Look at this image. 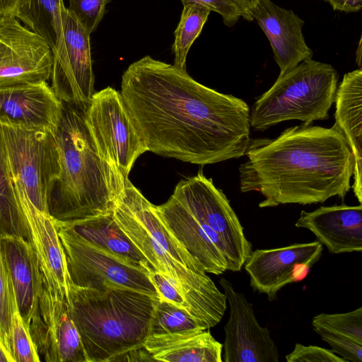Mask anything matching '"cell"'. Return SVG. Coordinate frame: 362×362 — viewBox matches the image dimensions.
I'll list each match as a JSON object with an SVG mask.
<instances>
[{"instance_id":"6da1fadb","label":"cell","mask_w":362,"mask_h":362,"mask_svg":"<svg viewBox=\"0 0 362 362\" xmlns=\"http://www.w3.org/2000/svg\"><path fill=\"white\" fill-rule=\"evenodd\" d=\"M121 95L149 151L201 165L245 156L248 105L198 83L186 69L145 56L123 73Z\"/></svg>"},{"instance_id":"7a4b0ae2","label":"cell","mask_w":362,"mask_h":362,"mask_svg":"<svg viewBox=\"0 0 362 362\" xmlns=\"http://www.w3.org/2000/svg\"><path fill=\"white\" fill-rule=\"evenodd\" d=\"M245 156L240 189L260 193V208L344 199L351 188L354 157L335 124L327 128L302 123L273 139H250Z\"/></svg>"},{"instance_id":"3957f363","label":"cell","mask_w":362,"mask_h":362,"mask_svg":"<svg viewBox=\"0 0 362 362\" xmlns=\"http://www.w3.org/2000/svg\"><path fill=\"white\" fill-rule=\"evenodd\" d=\"M87 108L62 103L54 132L60 175L49 193L48 210L57 221H76L113 212L127 180L99 156L86 123Z\"/></svg>"},{"instance_id":"277c9868","label":"cell","mask_w":362,"mask_h":362,"mask_svg":"<svg viewBox=\"0 0 362 362\" xmlns=\"http://www.w3.org/2000/svg\"><path fill=\"white\" fill-rule=\"evenodd\" d=\"M160 299L117 284L86 288L69 282L70 313L87 361H119L144 347Z\"/></svg>"},{"instance_id":"5b68a950","label":"cell","mask_w":362,"mask_h":362,"mask_svg":"<svg viewBox=\"0 0 362 362\" xmlns=\"http://www.w3.org/2000/svg\"><path fill=\"white\" fill-rule=\"evenodd\" d=\"M338 74L330 64L305 60L279 75L254 103L250 127L264 131L280 122L297 119L306 124L327 119L334 103Z\"/></svg>"},{"instance_id":"8992f818","label":"cell","mask_w":362,"mask_h":362,"mask_svg":"<svg viewBox=\"0 0 362 362\" xmlns=\"http://www.w3.org/2000/svg\"><path fill=\"white\" fill-rule=\"evenodd\" d=\"M13 185L22 210L49 214L48 198L60 175L54 132L0 124Z\"/></svg>"},{"instance_id":"52a82bcc","label":"cell","mask_w":362,"mask_h":362,"mask_svg":"<svg viewBox=\"0 0 362 362\" xmlns=\"http://www.w3.org/2000/svg\"><path fill=\"white\" fill-rule=\"evenodd\" d=\"M115 218L152 268L169 278L190 306L192 315L206 329L216 325L226 310V297L205 274L191 271L175 260L116 199Z\"/></svg>"},{"instance_id":"ba28073f","label":"cell","mask_w":362,"mask_h":362,"mask_svg":"<svg viewBox=\"0 0 362 362\" xmlns=\"http://www.w3.org/2000/svg\"><path fill=\"white\" fill-rule=\"evenodd\" d=\"M86 123L99 156L129 179L136 160L148 148L121 93L111 87L95 92Z\"/></svg>"},{"instance_id":"9c48e42d","label":"cell","mask_w":362,"mask_h":362,"mask_svg":"<svg viewBox=\"0 0 362 362\" xmlns=\"http://www.w3.org/2000/svg\"><path fill=\"white\" fill-rule=\"evenodd\" d=\"M173 196L218 235L226 251L228 270L240 271L252 251V246L222 190L199 171L196 175L180 181Z\"/></svg>"},{"instance_id":"30bf717a","label":"cell","mask_w":362,"mask_h":362,"mask_svg":"<svg viewBox=\"0 0 362 362\" xmlns=\"http://www.w3.org/2000/svg\"><path fill=\"white\" fill-rule=\"evenodd\" d=\"M55 226L64 252L69 283L86 288L117 284L160 298L148 271Z\"/></svg>"},{"instance_id":"8fae6325","label":"cell","mask_w":362,"mask_h":362,"mask_svg":"<svg viewBox=\"0 0 362 362\" xmlns=\"http://www.w3.org/2000/svg\"><path fill=\"white\" fill-rule=\"evenodd\" d=\"M62 38L52 51L51 88L62 103L88 107L94 90L90 34L64 4Z\"/></svg>"},{"instance_id":"7c38bea8","label":"cell","mask_w":362,"mask_h":362,"mask_svg":"<svg viewBox=\"0 0 362 362\" xmlns=\"http://www.w3.org/2000/svg\"><path fill=\"white\" fill-rule=\"evenodd\" d=\"M52 51L12 15L0 16V88L49 80Z\"/></svg>"},{"instance_id":"4fadbf2b","label":"cell","mask_w":362,"mask_h":362,"mask_svg":"<svg viewBox=\"0 0 362 362\" xmlns=\"http://www.w3.org/2000/svg\"><path fill=\"white\" fill-rule=\"evenodd\" d=\"M29 332L45 361L88 362L71 316L69 300L52 293L44 284Z\"/></svg>"},{"instance_id":"5bb4252c","label":"cell","mask_w":362,"mask_h":362,"mask_svg":"<svg viewBox=\"0 0 362 362\" xmlns=\"http://www.w3.org/2000/svg\"><path fill=\"white\" fill-rule=\"evenodd\" d=\"M318 240L288 246L257 249L244 264L253 291L264 293L272 301L285 286L302 280L322 255Z\"/></svg>"},{"instance_id":"9a60e30c","label":"cell","mask_w":362,"mask_h":362,"mask_svg":"<svg viewBox=\"0 0 362 362\" xmlns=\"http://www.w3.org/2000/svg\"><path fill=\"white\" fill-rule=\"evenodd\" d=\"M219 283L229 305V318L224 326L223 361L278 362L277 346L269 330L259 324L252 303L228 279L221 278Z\"/></svg>"},{"instance_id":"2e32d148","label":"cell","mask_w":362,"mask_h":362,"mask_svg":"<svg viewBox=\"0 0 362 362\" xmlns=\"http://www.w3.org/2000/svg\"><path fill=\"white\" fill-rule=\"evenodd\" d=\"M155 209L168 230L205 273L219 275L228 270L226 251L218 235L174 196L155 206Z\"/></svg>"},{"instance_id":"e0dca14e","label":"cell","mask_w":362,"mask_h":362,"mask_svg":"<svg viewBox=\"0 0 362 362\" xmlns=\"http://www.w3.org/2000/svg\"><path fill=\"white\" fill-rule=\"evenodd\" d=\"M62 110L47 81L0 88V124L54 132Z\"/></svg>"},{"instance_id":"ac0fdd59","label":"cell","mask_w":362,"mask_h":362,"mask_svg":"<svg viewBox=\"0 0 362 362\" xmlns=\"http://www.w3.org/2000/svg\"><path fill=\"white\" fill-rule=\"evenodd\" d=\"M251 16L270 42L280 69L279 75L312 59L313 51L302 33L304 21L292 11L281 8L271 0H259Z\"/></svg>"},{"instance_id":"d6986e66","label":"cell","mask_w":362,"mask_h":362,"mask_svg":"<svg viewBox=\"0 0 362 362\" xmlns=\"http://www.w3.org/2000/svg\"><path fill=\"white\" fill-rule=\"evenodd\" d=\"M295 225L311 231L332 254L362 252L361 204L303 210Z\"/></svg>"},{"instance_id":"ffe728a7","label":"cell","mask_w":362,"mask_h":362,"mask_svg":"<svg viewBox=\"0 0 362 362\" xmlns=\"http://www.w3.org/2000/svg\"><path fill=\"white\" fill-rule=\"evenodd\" d=\"M1 247L17 310L29 329L38 307L43 284L35 252L29 241L13 235H1Z\"/></svg>"},{"instance_id":"44dd1931","label":"cell","mask_w":362,"mask_h":362,"mask_svg":"<svg viewBox=\"0 0 362 362\" xmlns=\"http://www.w3.org/2000/svg\"><path fill=\"white\" fill-rule=\"evenodd\" d=\"M31 244L42 273V283L52 293L69 300V277L64 252L54 218L35 211H23Z\"/></svg>"},{"instance_id":"7402d4cb","label":"cell","mask_w":362,"mask_h":362,"mask_svg":"<svg viewBox=\"0 0 362 362\" xmlns=\"http://www.w3.org/2000/svg\"><path fill=\"white\" fill-rule=\"evenodd\" d=\"M335 124L344 135L355 161L351 186L362 202V69L344 75L335 95Z\"/></svg>"},{"instance_id":"603a6c76","label":"cell","mask_w":362,"mask_h":362,"mask_svg":"<svg viewBox=\"0 0 362 362\" xmlns=\"http://www.w3.org/2000/svg\"><path fill=\"white\" fill-rule=\"evenodd\" d=\"M57 226L105 250L127 262L149 271L146 258L117 223L113 212L76 221L54 220Z\"/></svg>"},{"instance_id":"cb8c5ba5","label":"cell","mask_w":362,"mask_h":362,"mask_svg":"<svg viewBox=\"0 0 362 362\" xmlns=\"http://www.w3.org/2000/svg\"><path fill=\"white\" fill-rule=\"evenodd\" d=\"M144 347L154 361L222 362L223 344L209 330L151 335Z\"/></svg>"},{"instance_id":"d4e9b609","label":"cell","mask_w":362,"mask_h":362,"mask_svg":"<svg viewBox=\"0 0 362 362\" xmlns=\"http://www.w3.org/2000/svg\"><path fill=\"white\" fill-rule=\"evenodd\" d=\"M0 235L21 237L31 243L27 221L20 205L0 127Z\"/></svg>"},{"instance_id":"484cf974","label":"cell","mask_w":362,"mask_h":362,"mask_svg":"<svg viewBox=\"0 0 362 362\" xmlns=\"http://www.w3.org/2000/svg\"><path fill=\"white\" fill-rule=\"evenodd\" d=\"M63 4L64 0H20L15 16L44 39L54 51L62 35Z\"/></svg>"},{"instance_id":"4316f807","label":"cell","mask_w":362,"mask_h":362,"mask_svg":"<svg viewBox=\"0 0 362 362\" xmlns=\"http://www.w3.org/2000/svg\"><path fill=\"white\" fill-rule=\"evenodd\" d=\"M183 6L172 46L175 56L173 65L181 69H185L188 52L200 35L211 12L209 8L199 4H187Z\"/></svg>"},{"instance_id":"83f0119b","label":"cell","mask_w":362,"mask_h":362,"mask_svg":"<svg viewBox=\"0 0 362 362\" xmlns=\"http://www.w3.org/2000/svg\"><path fill=\"white\" fill-rule=\"evenodd\" d=\"M202 330L205 329L187 310L160 299L154 309L148 336Z\"/></svg>"},{"instance_id":"f1b7e54d","label":"cell","mask_w":362,"mask_h":362,"mask_svg":"<svg viewBox=\"0 0 362 362\" xmlns=\"http://www.w3.org/2000/svg\"><path fill=\"white\" fill-rule=\"evenodd\" d=\"M312 325L362 345L361 307L344 313H320L313 318Z\"/></svg>"},{"instance_id":"f546056e","label":"cell","mask_w":362,"mask_h":362,"mask_svg":"<svg viewBox=\"0 0 362 362\" xmlns=\"http://www.w3.org/2000/svg\"><path fill=\"white\" fill-rule=\"evenodd\" d=\"M16 309L13 286L1 251L0 235V338L13 358L12 329L13 314Z\"/></svg>"},{"instance_id":"4dcf8cb0","label":"cell","mask_w":362,"mask_h":362,"mask_svg":"<svg viewBox=\"0 0 362 362\" xmlns=\"http://www.w3.org/2000/svg\"><path fill=\"white\" fill-rule=\"evenodd\" d=\"M12 346L15 362H39L37 351L29 329L16 309L13 314Z\"/></svg>"},{"instance_id":"1f68e13d","label":"cell","mask_w":362,"mask_h":362,"mask_svg":"<svg viewBox=\"0 0 362 362\" xmlns=\"http://www.w3.org/2000/svg\"><path fill=\"white\" fill-rule=\"evenodd\" d=\"M110 1L69 0L68 9L90 35L103 19L106 6Z\"/></svg>"},{"instance_id":"d6a6232c","label":"cell","mask_w":362,"mask_h":362,"mask_svg":"<svg viewBox=\"0 0 362 362\" xmlns=\"http://www.w3.org/2000/svg\"><path fill=\"white\" fill-rule=\"evenodd\" d=\"M322 339L327 342L332 349V351L339 354L347 361H362V345L350 339L327 332L321 328L313 327Z\"/></svg>"},{"instance_id":"836d02e7","label":"cell","mask_w":362,"mask_h":362,"mask_svg":"<svg viewBox=\"0 0 362 362\" xmlns=\"http://www.w3.org/2000/svg\"><path fill=\"white\" fill-rule=\"evenodd\" d=\"M288 362H347L332 350L318 346L296 343L294 349L286 356Z\"/></svg>"},{"instance_id":"e575fe53","label":"cell","mask_w":362,"mask_h":362,"mask_svg":"<svg viewBox=\"0 0 362 362\" xmlns=\"http://www.w3.org/2000/svg\"><path fill=\"white\" fill-rule=\"evenodd\" d=\"M148 275L160 299L185 309L191 314L189 305L180 291L169 278L153 269L148 272Z\"/></svg>"},{"instance_id":"d590c367","label":"cell","mask_w":362,"mask_h":362,"mask_svg":"<svg viewBox=\"0 0 362 362\" xmlns=\"http://www.w3.org/2000/svg\"><path fill=\"white\" fill-rule=\"evenodd\" d=\"M183 5L199 4L218 13L223 18V23L233 26L242 17V13L234 0H181Z\"/></svg>"},{"instance_id":"8d00e7d4","label":"cell","mask_w":362,"mask_h":362,"mask_svg":"<svg viewBox=\"0 0 362 362\" xmlns=\"http://www.w3.org/2000/svg\"><path fill=\"white\" fill-rule=\"evenodd\" d=\"M334 10L344 12H358L361 9L362 0H326Z\"/></svg>"},{"instance_id":"74e56055","label":"cell","mask_w":362,"mask_h":362,"mask_svg":"<svg viewBox=\"0 0 362 362\" xmlns=\"http://www.w3.org/2000/svg\"><path fill=\"white\" fill-rule=\"evenodd\" d=\"M239 7L242 17L247 21H252L253 18L251 16L252 10L257 5L259 0H234Z\"/></svg>"},{"instance_id":"f35d334b","label":"cell","mask_w":362,"mask_h":362,"mask_svg":"<svg viewBox=\"0 0 362 362\" xmlns=\"http://www.w3.org/2000/svg\"><path fill=\"white\" fill-rule=\"evenodd\" d=\"M20 0H0V16H15Z\"/></svg>"},{"instance_id":"ab89813d","label":"cell","mask_w":362,"mask_h":362,"mask_svg":"<svg viewBox=\"0 0 362 362\" xmlns=\"http://www.w3.org/2000/svg\"><path fill=\"white\" fill-rule=\"evenodd\" d=\"M0 362H15L13 358L5 349L0 338Z\"/></svg>"}]
</instances>
